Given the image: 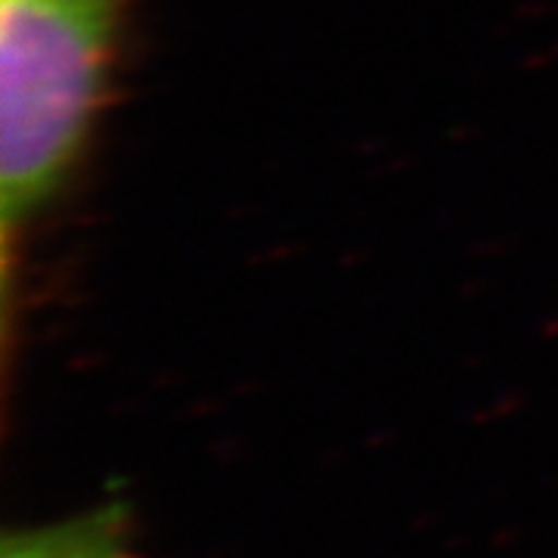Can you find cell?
Masks as SVG:
<instances>
[{
	"instance_id": "cell-2",
	"label": "cell",
	"mask_w": 558,
	"mask_h": 558,
	"mask_svg": "<svg viewBox=\"0 0 558 558\" xmlns=\"http://www.w3.org/2000/svg\"><path fill=\"white\" fill-rule=\"evenodd\" d=\"M0 558H137L131 512L112 499L53 524L13 531Z\"/></svg>"
},
{
	"instance_id": "cell-1",
	"label": "cell",
	"mask_w": 558,
	"mask_h": 558,
	"mask_svg": "<svg viewBox=\"0 0 558 558\" xmlns=\"http://www.w3.org/2000/svg\"><path fill=\"white\" fill-rule=\"evenodd\" d=\"M134 0H0V211L7 240L69 180L100 116Z\"/></svg>"
}]
</instances>
